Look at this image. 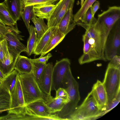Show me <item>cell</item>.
I'll list each match as a JSON object with an SVG mask.
<instances>
[{
  "mask_svg": "<svg viewBox=\"0 0 120 120\" xmlns=\"http://www.w3.org/2000/svg\"><path fill=\"white\" fill-rule=\"evenodd\" d=\"M76 24L86 30L82 35L83 53L79 59V63L82 65L97 60L106 61L104 55L105 45L111 30L98 19L93 24L87 25L80 22Z\"/></svg>",
  "mask_w": 120,
  "mask_h": 120,
  "instance_id": "cell-1",
  "label": "cell"
},
{
  "mask_svg": "<svg viewBox=\"0 0 120 120\" xmlns=\"http://www.w3.org/2000/svg\"><path fill=\"white\" fill-rule=\"evenodd\" d=\"M19 77L26 106L38 100L45 101L48 96L41 89L32 73H19Z\"/></svg>",
  "mask_w": 120,
  "mask_h": 120,
  "instance_id": "cell-2",
  "label": "cell"
},
{
  "mask_svg": "<svg viewBox=\"0 0 120 120\" xmlns=\"http://www.w3.org/2000/svg\"><path fill=\"white\" fill-rule=\"evenodd\" d=\"M64 88L68 94L69 101L61 111L55 113L60 117L67 120V118L77 107L80 99L79 84L73 76L71 72L68 75Z\"/></svg>",
  "mask_w": 120,
  "mask_h": 120,
  "instance_id": "cell-3",
  "label": "cell"
},
{
  "mask_svg": "<svg viewBox=\"0 0 120 120\" xmlns=\"http://www.w3.org/2000/svg\"><path fill=\"white\" fill-rule=\"evenodd\" d=\"M104 115L98 108L90 92L82 103L76 108L67 118V120H82L95 119Z\"/></svg>",
  "mask_w": 120,
  "mask_h": 120,
  "instance_id": "cell-4",
  "label": "cell"
},
{
  "mask_svg": "<svg viewBox=\"0 0 120 120\" xmlns=\"http://www.w3.org/2000/svg\"><path fill=\"white\" fill-rule=\"evenodd\" d=\"M102 83L106 91L108 105L120 94V67L108 64Z\"/></svg>",
  "mask_w": 120,
  "mask_h": 120,
  "instance_id": "cell-5",
  "label": "cell"
},
{
  "mask_svg": "<svg viewBox=\"0 0 120 120\" xmlns=\"http://www.w3.org/2000/svg\"><path fill=\"white\" fill-rule=\"evenodd\" d=\"M70 65V60L66 58L57 62L53 66L51 91H56L60 88H64L68 75L71 71Z\"/></svg>",
  "mask_w": 120,
  "mask_h": 120,
  "instance_id": "cell-6",
  "label": "cell"
},
{
  "mask_svg": "<svg viewBox=\"0 0 120 120\" xmlns=\"http://www.w3.org/2000/svg\"><path fill=\"white\" fill-rule=\"evenodd\" d=\"M120 20L111 30L106 42L104 55L106 61L110 60L114 56L120 55Z\"/></svg>",
  "mask_w": 120,
  "mask_h": 120,
  "instance_id": "cell-7",
  "label": "cell"
},
{
  "mask_svg": "<svg viewBox=\"0 0 120 120\" xmlns=\"http://www.w3.org/2000/svg\"><path fill=\"white\" fill-rule=\"evenodd\" d=\"M20 32L16 24L5 34L4 38L6 40L8 51L17 58L21 53L26 51V47L20 41L23 40L22 36L19 35Z\"/></svg>",
  "mask_w": 120,
  "mask_h": 120,
  "instance_id": "cell-8",
  "label": "cell"
},
{
  "mask_svg": "<svg viewBox=\"0 0 120 120\" xmlns=\"http://www.w3.org/2000/svg\"><path fill=\"white\" fill-rule=\"evenodd\" d=\"M10 94L11 103L8 114L22 115L26 105L19 75L15 86Z\"/></svg>",
  "mask_w": 120,
  "mask_h": 120,
  "instance_id": "cell-9",
  "label": "cell"
},
{
  "mask_svg": "<svg viewBox=\"0 0 120 120\" xmlns=\"http://www.w3.org/2000/svg\"><path fill=\"white\" fill-rule=\"evenodd\" d=\"M75 0H59L50 17L47 20L48 28L57 27L61 19L66 14L72 4Z\"/></svg>",
  "mask_w": 120,
  "mask_h": 120,
  "instance_id": "cell-10",
  "label": "cell"
},
{
  "mask_svg": "<svg viewBox=\"0 0 120 120\" xmlns=\"http://www.w3.org/2000/svg\"><path fill=\"white\" fill-rule=\"evenodd\" d=\"M90 92L98 108L104 115L108 101L106 91L103 83L98 80L93 85Z\"/></svg>",
  "mask_w": 120,
  "mask_h": 120,
  "instance_id": "cell-11",
  "label": "cell"
},
{
  "mask_svg": "<svg viewBox=\"0 0 120 120\" xmlns=\"http://www.w3.org/2000/svg\"><path fill=\"white\" fill-rule=\"evenodd\" d=\"M120 7L114 6L98 15V19L103 22L107 27L111 30L115 24L120 20Z\"/></svg>",
  "mask_w": 120,
  "mask_h": 120,
  "instance_id": "cell-12",
  "label": "cell"
},
{
  "mask_svg": "<svg viewBox=\"0 0 120 120\" xmlns=\"http://www.w3.org/2000/svg\"><path fill=\"white\" fill-rule=\"evenodd\" d=\"M53 67L52 63L46 64L38 82L42 91L48 96H51Z\"/></svg>",
  "mask_w": 120,
  "mask_h": 120,
  "instance_id": "cell-13",
  "label": "cell"
},
{
  "mask_svg": "<svg viewBox=\"0 0 120 120\" xmlns=\"http://www.w3.org/2000/svg\"><path fill=\"white\" fill-rule=\"evenodd\" d=\"M72 3L68 11L61 20L57 28L59 31L65 36L72 30L77 25L73 19Z\"/></svg>",
  "mask_w": 120,
  "mask_h": 120,
  "instance_id": "cell-14",
  "label": "cell"
},
{
  "mask_svg": "<svg viewBox=\"0 0 120 120\" xmlns=\"http://www.w3.org/2000/svg\"><path fill=\"white\" fill-rule=\"evenodd\" d=\"M27 111L40 116H46L51 114L49 109L43 100H39L30 103L25 106Z\"/></svg>",
  "mask_w": 120,
  "mask_h": 120,
  "instance_id": "cell-15",
  "label": "cell"
},
{
  "mask_svg": "<svg viewBox=\"0 0 120 120\" xmlns=\"http://www.w3.org/2000/svg\"><path fill=\"white\" fill-rule=\"evenodd\" d=\"M4 2L11 17L17 22L21 17L23 9L21 0H5Z\"/></svg>",
  "mask_w": 120,
  "mask_h": 120,
  "instance_id": "cell-16",
  "label": "cell"
},
{
  "mask_svg": "<svg viewBox=\"0 0 120 120\" xmlns=\"http://www.w3.org/2000/svg\"><path fill=\"white\" fill-rule=\"evenodd\" d=\"M14 69L20 74L32 73V65L30 58L19 55L16 60Z\"/></svg>",
  "mask_w": 120,
  "mask_h": 120,
  "instance_id": "cell-17",
  "label": "cell"
},
{
  "mask_svg": "<svg viewBox=\"0 0 120 120\" xmlns=\"http://www.w3.org/2000/svg\"><path fill=\"white\" fill-rule=\"evenodd\" d=\"M55 6L52 3L42 4L34 5L33 10L35 15L38 18L47 20Z\"/></svg>",
  "mask_w": 120,
  "mask_h": 120,
  "instance_id": "cell-18",
  "label": "cell"
},
{
  "mask_svg": "<svg viewBox=\"0 0 120 120\" xmlns=\"http://www.w3.org/2000/svg\"><path fill=\"white\" fill-rule=\"evenodd\" d=\"M49 108L51 114L61 111L68 101L60 98H54L51 96H48L45 101Z\"/></svg>",
  "mask_w": 120,
  "mask_h": 120,
  "instance_id": "cell-19",
  "label": "cell"
},
{
  "mask_svg": "<svg viewBox=\"0 0 120 120\" xmlns=\"http://www.w3.org/2000/svg\"><path fill=\"white\" fill-rule=\"evenodd\" d=\"M57 28V27H51L48 28L38 41L36 42L33 53L36 55L41 54Z\"/></svg>",
  "mask_w": 120,
  "mask_h": 120,
  "instance_id": "cell-20",
  "label": "cell"
},
{
  "mask_svg": "<svg viewBox=\"0 0 120 120\" xmlns=\"http://www.w3.org/2000/svg\"><path fill=\"white\" fill-rule=\"evenodd\" d=\"M65 36L59 31L57 28L43 49L40 54L41 56H44L54 49L62 41Z\"/></svg>",
  "mask_w": 120,
  "mask_h": 120,
  "instance_id": "cell-21",
  "label": "cell"
},
{
  "mask_svg": "<svg viewBox=\"0 0 120 120\" xmlns=\"http://www.w3.org/2000/svg\"><path fill=\"white\" fill-rule=\"evenodd\" d=\"M17 58L8 50L3 62H0V70L5 76L14 69V66Z\"/></svg>",
  "mask_w": 120,
  "mask_h": 120,
  "instance_id": "cell-22",
  "label": "cell"
},
{
  "mask_svg": "<svg viewBox=\"0 0 120 120\" xmlns=\"http://www.w3.org/2000/svg\"><path fill=\"white\" fill-rule=\"evenodd\" d=\"M19 74L17 71L14 69L6 76L4 79L1 82L2 86L8 91L10 94L16 84Z\"/></svg>",
  "mask_w": 120,
  "mask_h": 120,
  "instance_id": "cell-23",
  "label": "cell"
},
{
  "mask_svg": "<svg viewBox=\"0 0 120 120\" xmlns=\"http://www.w3.org/2000/svg\"><path fill=\"white\" fill-rule=\"evenodd\" d=\"M0 19L8 26H13L17 24L11 17L4 1L0 3Z\"/></svg>",
  "mask_w": 120,
  "mask_h": 120,
  "instance_id": "cell-24",
  "label": "cell"
},
{
  "mask_svg": "<svg viewBox=\"0 0 120 120\" xmlns=\"http://www.w3.org/2000/svg\"><path fill=\"white\" fill-rule=\"evenodd\" d=\"M10 94L9 91L0 85V110L7 111L9 109L11 103Z\"/></svg>",
  "mask_w": 120,
  "mask_h": 120,
  "instance_id": "cell-25",
  "label": "cell"
},
{
  "mask_svg": "<svg viewBox=\"0 0 120 120\" xmlns=\"http://www.w3.org/2000/svg\"><path fill=\"white\" fill-rule=\"evenodd\" d=\"M28 31L30 36L27 41L26 52L29 56L33 53L37 39V36L35 27L32 25H30Z\"/></svg>",
  "mask_w": 120,
  "mask_h": 120,
  "instance_id": "cell-26",
  "label": "cell"
},
{
  "mask_svg": "<svg viewBox=\"0 0 120 120\" xmlns=\"http://www.w3.org/2000/svg\"><path fill=\"white\" fill-rule=\"evenodd\" d=\"M32 20L34 24L37 33V42L45 32L48 28L47 25H46L45 22L43 19L38 18L35 16Z\"/></svg>",
  "mask_w": 120,
  "mask_h": 120,
  "instance_id": "cell-27",
  "label": "cell"
},
{
  "mask_svg": "<svg viewBox=\"0 0 120 120\" xmlns=\"http://www.w3.org/2000/svg\"><path fill=\"white\" fill-rule=\"evenodd\" d=\"M96 0H85L81 8L73 15V19L76 23L80 22L84 17L87 11Z\"/></svg>",
  "mask_w": 120,
  "mask_h": 120,
  "instance_id": "cell-28",
  "label": "cell"
},
{
  "mask_svg": "<svg viewBox=\"0 0 120 120\" xmlns=\"http://www.w3.org/2000/svg\"><path fill=\"white\" fill-rule=\"evenodd\" d=\"M34 6L31 5L24 7L21 13V17L28 31L30 25V20H32L36 16L34 11Z\"/></svg>",
  "mask_w": 120,
  "mask_h": 120,
  "instance_id": "cell-29",
  "label": "cell"
},
{
  "mask_svg": "<svg viewBox=\"0 0 120 120\" xmlns=\"http://www.w3.org/2000/svg\"><path fill=\"white\" fill-rule=\"evenodd\" d=\"M30 61L32 65V73L38 83L46 64Z\"/></svg>",
  "mask_w": 120,
  "mask_h": 120,
  "instance_id": "cell-30",
  "label": "cell"
},
{
  "mask_svg": "<svg viewBox=\"0 0 120 120\" xmlns=\"http://www.w3.org/2000/svg\"><path fill=\"white\" fill-rule=\"evenodd\" d=\"M97 20V19L92 16L90 8L86 12L80 22L87 25H91L95 23Z\"/></svg>",
  "mask_w": 120,
  "mask_h": 120,
  "instance_id": "cell-31",
  "label": "cell"
},
{
  "mask_svg": "<svg viewBox=\"0 0 120 120\" xmlns=\"http://www.w3.org/2000/svg\"><path fill=\"white\" fill-rule=\"evenodd\" d=\"M23 8L26 6L45 3L53 4L52 0H21Z\"/></svg>",
  "mask_w": 120,
  "mask_h": 120,
  "instance_id": "cell-32",
  "label": "cell"
},
{
  "mask_svg": "<svg viewBox=\"0 0 120 120\" xmlns=\"http://www.w3.org/2000/svg\"><path fill=\"white\" fill-rule=\"evenodd\" d=\"M8 51L6 40L3 38L0 41V62H3L4 57Z\"/></svg>",
  "mask_w": 120,
  "mask_h": 120,
  "instance_id": "cell-33",
  "label": "cell"
},
{
  "mask_svg": "<svg viewBox=\"0 0 120 120\" xmlns=\"http://www.w3.org/2000/svg\"><path fill=\"white\" fill-rule=\"evenodd\" d=\"M56 91V98H60L69 101L68 94L64 88H60Z\"/></svg>",
  "mask_w": 120,
  "mask_h": 120,
  "instance_id": "cell-34",
  "label": "cell"
},
{
  "mask_svg": "<svg viewBox=\"0 0 120 120\" xmlns=\"http://www.w3.org/2000/svg\"><path fill=\"white\" fill-rule=\"evenodd\" d=\"M120 94L118 96L108 105L105 111V114L109 112L115 107L120 102Z\"/></svg>",
  "mask_w": 120,
  "mask_h": 120,
  "instance_id": "cell-35",
  "label": "cell"
},
{
  "mask_svg": "<svg viewBox=\"0 0 120 120\" xmlns=\"http://www.w3.org/2000/svg\"><path fill=\"white\" fill-rule=\"evenodd\" d=\"M52 56L51 53H49L45 56H41L38 58L33 59L30 58V60L33 62L46 64L49 58Z\"/></svg>",
  "mask_w": 120,
  "mask_h": 120,
  "instance_id": "cell-36",
  "label": "cell"
},
{
  "mask_svg": "<svg viewBox=\"0 0 120 120\" xmlns=\"http://www.w3.org/2000/svg\"><path fill=\"white\" fill-rule=\"evenodd\" d=\"M13 26H6L0 24V39L4 38L5 34L11 29Z\"/></svg>",
  "mask_w": 120,
  "mask_h": 120,
  "instance_id": "cell-37",
  "label": "cell"
},
{
  "mask_svg": "<svg viewBox=\"0 0 120 120\" xmlns=\"http://www.w3.org/2000/svg\"><path fill=\"white\" fill-rule=\"evenodd\" d=\"M108 64L115 67H120V55L114 56L110 60Z\"/></svg>",
  "mask_w": 120,
  "mask_h": 120,
  "instance_id": "cell-38",
  "label": "cell"
},
{
  "mask_svg": "<svg viewBox=\"0 0 120 120\" xmlns=\"http://www.w3.org/2000/svg\"><path fill=\"white\" fill-rule=\"evenodd\" d=\"M100 3L98 1L96 0L93 6H91L90 8L92 16L94 15L96 12L99 8Z\"/></svg>",
  "mask_w": 120,
  "mask_h": 120,
  "instance_id": "cell-39",
  "label": "cell"
},
{
  "mask_svg": "<svg viewBox=\"0 0 120 120\" xmlns=\"http://www.w3.org/2000/svg\"><path fill=\"white\" fill-rule=\"evenodd\" d=\"M5 76L0 70V80L1 82L4 79Z\"/></svg>",
  "mask_w": 120,
  "mask_h": 120,
  "instance_id": "cell-40",
  "label": "cell"
},
{
  "mask_svg": "<svg viewBox=\"0 0 120 120\" xmlns=\"http://www.w3.org/2000/svg\"><path fill=\"white\" fill-rule=\"evenodd\" d=\"M84 0H80V5L81 6L83 4Z\"/></svg>",
  "mask_w": 120,
  "mask_h": 120,
  "instance_id": "cell-41",
  "label": "cell"
},
{
  "mask_svg": "<svg viewBox=\"0 0 120 120\" xmlns=\"http://www.w3.org/2000/svg\"><path fill=\"white\" fill-rule=\"evenodd\" d=\"M0 24H1L2 25H5L2 22V21L0 19Z\"/></svg>",
  "mask_w": 120,
  "mask_h": 120,
  "instance_id": "cell-42",
  "label": "cell"
},
{
  "mask_svg": "<svg viewBox=\"0 0 120 120\" xmlns=\"http://www.w3.org/2000/svg\"><path fill=\"white\" fill-rule=\"evenodd\" d=\"M5 111H6L5 110H0V113H1Z\"/></svg>",
  "mask_w": 120,
  "mask_h": 120,
  "instance_id": "cell-43",
  "label": "cell"
},
{
  "mask_svg": "<svg viewBox=\"0 0 120 120\" xmlns=\"http://www.w3.org/2000/svg\"><path fill=\"white\" fill-rule=\"evenodd\" d=\"M53 2V3H54L56 1H57L59 0H52Z\"/></svg>",
  "mask_w": 120,
  "mask_h": 120,
  "instance_id": "cell-44",
  "label": "cell"
},
{
  "mask_svg": "<svg viewBox=\"0 0 120 120\" xmlns=\"http://www.w3.org/2000/svg\"><path fill=\"white\" fill-rule=\"evenodd\" d=\"M1 84V82H0V85Z\"/></svg>",
  "mask_w": 120,
  "mask_h": 120,
  "instance_id": "cell-45",
  "label": "cell"
},
{
  "mask_svg": "<svg viewBox=\"0 0 120 120\" xmlns=\"http://www.w3.org/2000/svg\"><path fill=\"white\" fill-rule=\"evenodd\" d=\"M0 41H1V40H0Z\"/></svg>",
  "mask_w": 120,
  "mask_h": 120,
  "instance_id": "cell-46",
  "label": "cell"
},
{
  "mask_svg": "<svg viewBox=\"0 0 120 120\" xmlns=\"http://www.w3.org/2000/svg\"><path fill=\"white\" fill-rule=\"evenodd\" d=\"M0 82H1V81H0Z\"/></svg>",
  "mask_w": 120,
  "mask_h": 120,
  "instance_id": "cell-47",
  "label": "cell"
},
{
  "mask_svg": "<svg viewBox=\"0 0 120 120\" xmlns=\"http://www.w3.org/2000/svg\"></svg>",
  "mask_w": 120,
  "mask_h": 120,
  "instance_id": "cell-48",
  "label": "cell"
}]
</instances>
